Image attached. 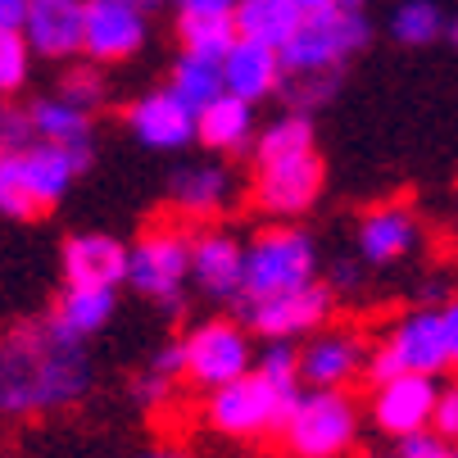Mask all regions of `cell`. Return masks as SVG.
I'll use <instances>...</instances> for the list:
<instances>
[{"label": "cell", "instance_id": "obj_1", "mask_svg": "<svg viewBox=\"0 0 458 458\" xmlns=\"http://www.w3.org/2000/svg\"><path fill=\"white\" fill-rule=\"evenodd\" d=\"M87 341L69 336L55 318L14 322L0 336V418H37L78 404L91 390Z\"/></svg>", "mask_w": 458, "mask_h": 458}, {"label": "cell", "instance_id": "obj_2", "mask_svg": "<svg viewBox=\"0 0 458 458\" xmlns=\"http://www.w3.org/2000/svg\"><path fill=\"white\" fill-rule=\"evenodd\" d=\"M82 168L69 150L32 141L19 155H0V214L5 218H41L69 195Z\"/></svg>", "mask_w": 458, "mask_h": 458}, {"label": "cell", "instance_id": "obj_3", "mask_svg": "<svg viewBox=\"0 0 458 458\" xmlns=\"http://www.w3.org/2000/svg\"><path fill=\"white\" fill-rule=\"evenodd\" d=\"M277 436L295 458H341L359 436V409L345 390H300Z\"/></svg>", "mask_w": 458, "mask_h": 458}, {"label": "cell", "instance_id": "obj_4", "mask_svg": "<svg viewBox=\"0 0 458 458\" xmlns=\"http://www.w3.org/2000/svg\"><path fill=\"white\" fill-rule=\"evenodd\" d=\"M127 286L177 313L191 286V227L177 223L146 227L137 245H127Z\"/></svg>", "mask_w": 458, "mask_h": 458}, {"label": "cell", "instance_id": "obj_5", "mask_svg": "<svg viewBox=\"0 0 458 458\" xmlns=\"http://www.w3.org/2000/svg\"><path fill=\"white\" fill-rule=\"evenodd\" d=\"M304 282H318V250H313L309 232L268 227L254 245H245L241 300H264V295H277V291H291V286H304Z\"/></svg>", "mask_w": 458, "mask_h": 458}, {"label": "cell", "instance_id": "obj_6", "mask_svg": "<svg viewBox=\"0 0 458 458\" xmlns=\"http://www.w3.org/2000/svg\"><path fill=\"white\" fill-rule=\"evenodd\" d=\"M372 28L359 10H322L300 19L291 41L277 50L282 73H327V69H345V59H354L368 46Z\"/></svg>", "mask_w": 458, "mask_h": 458}, {"label": "cell", "instance_id": "obj_7", "mask_svg": "<svg viewBox=\"0 0 458 458\" xmlns=\"http://www.w3.org/2000/svg\"><path fill=\"white\" fill-rule=\"evenodd\" d=\"M300 390H277L273 381H264L254 368L218 390H209V427L218 436L232 440H259V436H273L286 418V409L295 404Z\"/></svg>", "mask_w": 458, "mask_h": 458}, {"label": "cell", "instance_id": "obj_8", "mask_svg": "<svg viewBox=\"0 0 458 458\" xmlns=\"http://www.w3.org/2000/svg\"><path fill=\"white\" fill-rule=\"evenodd\" d=\"M254 368V350H250V336L245 327L236 322H200L182 336V377L191 386H205V390H218L236 377H245Z\"/></svg>", "mask_w": 458, "mask_h": 458}, {"label": "cell", "instance_id": "obj_9", "mask_svg": "<svg viewBox=\"0 0 458 458\" xmlns=\"http://www.w3.org/2000/svg\"><path fill=\"white\" fill-rule=\"evenodd\" d=\"M440 368H449V350H445V332H440V309H413L395 332H390L377 354L368 359L372 381L386 377H436Z\"/></svg>", "mask_w": 458, "mask_h": 458}, {"label": "cell", "instance_id": "obj_10", "mask_svg": "<svg viewBox=\"0 0 458 458\" xmlns=\"http://www.w3.org/2000/svg\"><path fill=\"white\" fill-rule=\"evenodd\" d=\"M245 327L264 341H300L322 332V322L332 318V286L322 282H304L264 300H241Z\"/></svg>", "mask_w": 458, "mask_h": 458}, {"label": "cell", "instance_id": "obj_11", "mask_svg": "<svg viewBox=\"0 0 458 458\" xmlns=\"http://www.w3.org/2000/svg\"><path fill=\"white\" fill-rule=\"evenodd\" d=\"M322 159L318 150L282 155V159H259L254 164V209L268 218H300L318 195H322Z\"/></svg>", "mask_w": 458, "mask_h": 458}, {"label": "cell", "instance_id": "obj_12", "mask_svg": "<svg viewBox=\"0 0 458 458\" xmlns=\"http://www.w3.org/2000/svg\"><path fill=\"white\" fill-rule=\"evenodd\" d=\"M436 395H440V386L436 377H386L377 381L372 390V422L386 431V436H418V431H431V409H436Z\"/></svg>", "mask_w": 458, "mask_h": 458}, {"label": "cell", "instance_id": "obj_13", "mask_svg": "<svg viewBox=\"0 0 458 458\" xmlns=\"http://www.w3.org/2000/svg\"><path fill=\"white\" fill-rule=\"evenodd\" d=\"M241 268H245V245L232 232H191V282L209 300H241Z\"/></svg>", "mask_w": 458, "mask_h": 458}, {"label": "cell", "instance_id": "obj_14", "mask_svg": "<svg viewBox=\"0 0 458 458\" xmlns=\"http://www.w3.org/2000/svg\"><path fill=\"white\" fill-rule=\"evenodd\" d=\"M146 46V14L123 10L114 0H87L82 10V50L91 64L132 59Z\"/></svg>", "mask_w": 458, "mask_h": 458}, {"label": "cell", "instance_id": "obj_15", "mask_svg": "<svg viewBox=\"0 0 458 458\" xmlns=\"http://www.w3.org/2000/svg\"><path fill=\"white\" fill-rule=\"evenodd\" d=\"M363 359H368L363 336H354V332H313L304 341V350H295L300 386H309V390H341L363 368Z\"/></svg>", "mask_w": 458, "mask_h": 458}, {"label": "cell", "instance_id": "obj_16", "mask_svg": "<svg viewBox=\"0 0 458 458\" xmlns=\"http://www.w3.org/2000/svg\"><path fill=\"white\" fill-rule=\"evenodd\" d=\"M59 268L69 286H105L118 291L127 282V245L105 236V232H82L64 241Z\"/></svg>", "mask_w": 458, "mask_h": 458}, {"label": "cell", "instance_id": "obj_17", "mask_svg": "<svg viewBox=\"0 0 458 458\" xmlns=\"http://www.w3.org/2000/svg\"><path fill=\"white\" fill-rule=\"evenodd\" d=\"M82 10L87 0H28L23 41L41 59L82 55Z\"/></svg>", "mask_w": 458, "mask_h": 458}, {"label": "cell", "instance_id": "obj_18", "mask_svg": "<svg viewBox=\"0 0 458 458\" xmlns=\"http://www.w3.org/2000/svg\"><path fill=\"white\" fill-rule=\"evenodd\" d=\"M127 127L132 137L150 150H186L195 141V109L182 105L168 87L141 96L132 109H127Z\"/></svg>", "mask_w": 458, "mask_h": 458}, {"label": "cell", "instance_id": "obj_19", "mask_svg": "<svg viewBox=\"0 0 458 458\" xmlns=\"http://www.w3.org/2000/svg\"><path fill=\"white\" fill-rule=\"evenodd\" d=\"M418 245H422V223L409 205H381V209L363 214V223H359V254L372 268L400 264Z\"/></svg>", "mask_w": 458, "mask_h": 458}, {"label": "cell", "instance_id": "obj_20", "mask_svg": "<svg viewBox=\"0 0 458 458\" xmlns=\"http://www.w3.org/2000/svg\"><path fill=\"white\" fill-rule=\"evenodd\" d=\"M236 195V182L223 164H195V168H177L168 182V205L186 218V223H209L218 218Z\"/></svg>", "mask_w": 458, "mask_h": 458}, {"label": "cell", "instance_id": "obj_21", "mask_svg": "<svg viewBox=\"0 0 458 458\" xmlns=\"http://www.w3.org/2000/svg\"><path fill=\"white\" fill-rule=\"evenodd\" d=\"M218 73H223V91H227V96H241L245 105H254V100H268V96L282 87V59H277V50H268V46L236 41V46L223 55Z\"/></svg>", "mask_w": 458, "mask_h": 458}, {"label": "cell", "instance_id": "obj_22", "mask_svg": "<svg viewBox=\"0 0 458 458\" xmlns=\"http://www.w3.org/2000/svg\"><path fill=\"white\" fill-rule=\"evenodd\" d=\"M195 141L218 150V155H241L254 146V105L241 96H214L205 109H195Z\"/></svg>", "mask_w": 458, "mask_h": 458}, {"label": "cell", "instance_id": "obj_23", "mask_svg": "<svg viewBox=\"0 0 458 458\" xmlns=\"http://www.w3.org/2000/svg\"><path fill=\"white\" fill-rule=\"evenodd\" d=\"M28 118H32L37 141L69 150L82 173L91 168V114L73 109L69 100H59V96H46V100H37V105L28 109Z\"/></svg>", "mask_w": 458, "mask_h": 458}, {"label": "cell", "instance_id": "obj_24", "mask_svg": "<svg viewBox=\"0 0 458 458\" xmlns=\"http://www.w3.org/2000/svg\"><path fill=\"white\" fill-rule=\"evenodd\" d=\"M232 28H236V41L282 50L291 41V32L300 28V10L291 5V0H236Z\"/></svg>", "mask_w": 458, "mask_h": 458}, {"label": "cell", "instance_id": "obj_25", "mask_svg": "<svg viewBox=\"0 0 458 458\" xmlns=\"http://www.w3.org/2000/svg\"><path fill=\"white\" fill-rule=\"evenodd\" d=\"M114 304H118V291H105V286H64V295H59V304H55L50 318H55L69 336L91 341L100 327H109Z\"/></svg>", "mask_w": 458, "mask_h": 458}, {"label": "cell", "instance_id": "obj_26", "mask_svg": "<svg viewBox=\"0 0 458 458\" xmlns=\"http://www.w3.org/2000/svg\"><path fill=\"white\" fill-rule=\"evenodd\" d=\"M177 37H182V55L223 64V55L236 46V28L232 14H177Z\"/></svg>", "mask_w": 458, "mask_h": 458}, {"label": "cell", "instance_id": "obj_27", "mask_svg": "<svg viewBox=\"0 0 458 458\" xmlns=\"http://www.w3.org/2000/svg\"><path fill=\"white\" fill-rule=\"evenodd\" d=\"M168 91H173L182 105H191V109H205L214 96H223V73H218V64H209V59L182 55V59L173 64Z\"/></svg>", "mask_w": 458, "mask_h": 458}, {"label": "cell", "instance_id": "obj_28", "mask_svg": "<svg viewBox=\"0 0 458 458\" xmlns=\"http://www.w3.org/2000/svg\"><path fill=\"white\" fill-rule=\"evenodd\" d=\"M313 150V118L309 114H286L277 123H268L254 137V164L259 159H282V155H300Z\"/></svg>", "mask_w": 458, "mask_h": 458}, {"label": "cell", "instance_id": "obj_29", "mask_svg": "<svg viewBox=\"0 0 458 458\" xmlns=\"http://www.w3.org/2000/svg\"><path fill=\"white\" fill-rule=\"evenodd\" d=\"M445 23L449 19L431 5V0H404L395 10V19H390V32L404 46H431L436 37H445Z\"/></svg>", "mask_w": 458, "mask_h": 458}, {"label": "cell", "instance_id": "obj_30", "mask_svg": "<svg viewBox=\"0 0 458 458\" xmlns=\"http://www.w3.org/2000/svg\"><path fill=\"white\" fill-rule=\"evenodd\" d=\"M341 87V69H327V73H282V100L291 105V114H309L322 100H332Z\"/></svg>", "mask_w": 458, "mask_h": 458}, {"label": "cell", "instance_id": "obj_31", "mask_svg": "<svg viewBox=\"0 0 458 458\" xmlns=\"http://www.w3.org/2000/svg\"><path fill=\"white\" fill-rule=\"evenodd\" d=\"M59 100H69L73 109L91 114L100 100H105V73H100V64H73L69 73L59 78Z\"/></svg>", "mask_w": 458, "mask_h": 458}, {"label": "cell", "instance_id": "obj_32", "mask_svg": "<svg viewBox=\"0 0 458 458\" xmlns=\"http://www.w3.org/2000/svg\"><path fill=\"white\" fill-rule=\"evenodd\" d=\"M28 64H32V50L23 32H0V91H19L28 82Z\"/></svg>", "mask_w": 458, "mask_h": 458}, {"label": "cell", "instance_id": "obj_33", "mask_svg": "<svg viewBox=\"0 0 458 458\" xmlns=\"http://www.w3.org/2000/svg\"><path fill=\"white\" fill-rule=\"evenodd\" d=\"M32 141H37V132H32L28 109L14 105V100H0V155H19Z\"/></svg>", "mask_w": 458, "mask_h": 458}, {"label": "cell", "instance_id": "obj_34", "mask_svg": "<svg viewBox=\"0 0 458 458\" xmlns=\"http://www.w3.org/2000/svg\"><path fill=\"white\" fill-rule=\"evenodd\" d=\"M431 431H436L440 440H458V386H449V390H440V395H436Z\"/></svg>", "mask_w": 458, "mask_h": 458}, {"label": "cell", "instance_id": "obj_35", "mask_svg": "<svg viewBox=\"0 0 458 458\" xmlns=\"http://www.w3.org/2000/svg\"><path fill=\"white\" fill-rule=\"evenodd\" d=\"M400 458H454V454L440 445V436L418 431V436H404V440H400Z\"/></svg>", "mask_w": 458, "mask_h": 458}, {"label": "cell", "instance_id": "obj_36", "mask_svg": "<svg viewBox=\"0 0 458 458\" xmlns=\"http://www.w3.org/2000/svg\"><path fill=\"white\" fill-rule=\"evenodd\" d=\"M168 390H173V381L159 377V372H150V368L137 377V400H141L146 409H159V404L168 400Z\"/></svg>", "mask_w": 458, "mask_h": 458}, {"label": "cell", "instance_id": "obj_37", "mask_svg": "<svg viewBox=\"0 0 458 458\" xmlns=\"http://www.w3.org/2000/svg\"><path fill=\"white\" fill-rule=\"evenodd\" d=\"M150 372H159V377L177 381V377H182V341H168V345L150 359Z\"/></svg>", "mask_w": 458, "mask_h": 458}, {"label": "cell", "instance_id": "obj_38", "mask_svg": "<svg viewBox=\"0 0 458 458\" xmlns=\"http://www.w3.org/2000/svg\"><path fill=\"white\" fill-rule=\"evenodd\" d=\"M440 332H445L449 363H458V295H454L449 304H440Z\"/></svg>", "mask_w": 458, "mask_h": 458}, {"label": "cell", "instance_id": "obj_39", "mask_svg": "<svg viewBox=\"0 0 458 458\" xmlns=\"http://www.w3.org/2000/svg\"><path fill=\"white\" fill-rule=\"evenodd\" d=\"M28 0H0V32H23Z\"/></svg>", "mask_w": 458, "mask_h": 458}, {"label": "cell", "instance_id": "obj_40", "mask_svg": "<svg viewBox=\"0 0 458 458\" xmlns=\"http://www.w3.org/2000/svg\"><path fill=\"white\" fill-rule=\"evenodd\" d=\"M177 14H232L236 0H173Z\"/></svg>", "mask_w": 458, "mask_h": 458}, {"label": "cell", "instance_id": "obj_41", "mask_svg": "<svg viewBox=\"0 0 458 458\" xmlns=\"http://www.w3.org/2000/svg\"><path fill=\"white\" fill-rule=\"evenodd\" d=\"M354 282H359V268H354V264H336V273H332V286H336V291H350Z\"/></svg>", "mask_w": 458, "mask_h": 458}, {"label": "cell", "instance_id": "obj_42", "mask_svg": "<svg viewBox=\"0 0 458 458\" xmlns=\"http://www.w3.org/2000/svg\"><path fill=\"white\" fill-rule=\"evenodd\" d=\"M114 5H123V10H137V14H150V10H159L164 0H114Z\"/></svg>", "mask_w": 458, "mask_h": 458}, {"label": "cell", "instance_id": "obj_43", "mask_svg": "<svg viewBox=\"0 0 458 458\" xmlns=\"http://www.w3.org/2000/svg\"><path fill=\"white\" fill-rule=\"evenodd\" d=\"M141 458H186V454H177V449H150V454H141Z\"/></svg>", "mask_w": 458, "mask_h": 458}, {"label": "cell", "instance_id": "obj_44", "mask_svg": "<svg viewBox=\"0 0 458 458\" xmlns=\"http://www.w3.org/2000/svg\"><path fill=\"white\" fill-rule=\"evenodd\" d=\"M363 0H332V10H359Z\"/></svg>", "mask_w": 458, "mask_h": 458}, {"label": "cell", "instance_id": "obj_45", "mask_svg": "<svg viewBox=\"0 0 458 458\" xmlns=\"http://www.w3.org/2000/svg\"><path fill=\"white\" fill-rule=\"evenodd\" d=\"M445 37H449V41L458 46V19H454V23H445Z\"/></svg>", "mask_w": 458, "mask_h": 458}, {"label": "cell", "instance_id": "obj_46", "mask_svg": "<svg viewBox=\"0 0 458 458\" xmlns=\"http://www.w3.org/2000/svg\"><path fill=\"white\" fill-rule=\"evenodd\" d=\"M454 236H458V223H454Z\"/></svg>", "mask_w": 458, "mask_h": 458}]
</instances>
